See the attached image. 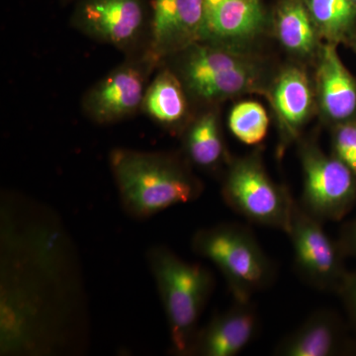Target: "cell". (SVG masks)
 <instances>
[{"label":"cell","mask_w":356,"mask_h":356,"mask_svg":"<svg viewBox=\"0 0 356 356\" xmlns=\"http://www.w3.org/2000/svg\"><path fill=\"white\" fill-rule=\"evenodd\" d=\"M110 166L122 206L134 219H149L202 194L197 178L168 154L117 149L110 154Z\"/></svg>","instance_id":"obj_1"},{"label":"cell","mask_w":356,"mask_h":356,"mask_svg":"<svg viewBox=\"0 0 356 356\" xmlns=\"http://www.w3.org/2000/svg\"><path fill=\"white\" fill-rule=\"evenodd\" d=\"M147 259L168 320L172 351L187 355L214 289V276L205 266L184 261L165 245L149 248Z\"/></svg>","instance_id":"obj_2"},{"label":"cell","mask_w":356,"mask_h":356,"mask_svg":"<svg viewBox=\"0 0 356 356\" xmlns=\"http://www.w3.org/2000/svg\"><path fill=\"white\" fill-rule=\"evenodd\" d=\"M192 250L221 271L235 300L250 301L270 287L276 266L250 228L238 222H222L198 229Z\"/></svg>","instance_id":"obj_3"},{"label":"cell","mask_w":356,"mask_h":356,"mask_svg":"<svg viewBox=\"0 0 356 356\" xmlns=\"http://www.w3.org/2000/svg\"><path fill=\"white\" fill-rule=\"evenodd\" d=\"M222 196L226 205L248 222L287 234L295 199L274 184L259 156L236 159L229 165Z\"/></svg>","instance_id":"obj_4"},{"label":"cell","mask_w":356,"mask_h":356,"mask_svg":"<svg viewBox=\"0 0 356 356\" xmlns=\"http://www.w3.org/2000/svg\"><path fill=\"white\" fill-rule=\"evenodd\" d=\"M287 235L293 259L302 280L321 292H339L346 275V255L339 242L325 233L323 222L312 216L295 200Z\"/></svg>","instance_id":"obj_5"},{"label":"cell","mask_w":356,"mask_h":356,"mask_svg":"<svg viewBox=\"0 0 356 356\" xmlns=\"http://www.w3.org/2000/svg\"><path fill=\"white\" fill-rule=\"evenodd\" d=\"M301 163L304 184L300 205L322 222L346 217L356 204V177L350 168L312 144L302 146Z\"/></svg>","instance_id":"obj_6"},{"label":"cell","mask_w":356,"mask_h":356,"mask_svg":"<svg viewBox=\"0 0 356 356\" xmlns=\"http://www.w3.org/2000/svg\"><path fill=\"white\" fill-rule=\"evenodd\" d=\"M182 74L191 92L205 100L240 95L254 86L257 72L242 56L216 44L186 49Z\"/></svg>","instance_id":"obj_7"},{"label":"cell","mask_w":356,"mask_h":356,"mask_svg":"<svg viewBox=\"0 0 356 356\" xmlns=\"http://www.w3.org/2000/svg\"><path fill=\"white\" fill-rule=\"evenodd\" d=\"M261 318L252 300H235L233 306L217 314L198 329L187 355L236 356L254 341Z\"/></svg>","instance_id":"obj_8"},{"label":"cell","mask_w":356,"mask_h":356,"mask_svg":"<svg viewBox=\"0 0 356 356\" xmlns=\"http://www.w3.org/2000/svg\"><path fill=\"white\" fill-rule=\"evenodd\" d=\"M147 8L146 0H79L74 16L91 36L125 46L142 31Z\"/></svg>","instance_id":"obj_9"},{"label":"cell","mask_w":356,"mask_h":356,"mask_svg":"<svg viewBox=\"0 0 356 356\" xmlns=\"http://www.w3.org/2000/svg\"><path fill=\"white\" fill-rule=\"evenodd\" d=\"M153 53L161 57L204 40L205 0H154Z\"/></svg>","instance_id":"obj_10"},{"label":"cell","mask_w":356,"mask_h":356,"mask_svg":"<svg viewBox=\"0 0 356 356\" xmlns=\"http://www.w3.org/2000/svg\"><path fill=\"white\" fill-rule=\"evenodd\" d=\"M353 351H356V341L350 339L341 316L331 309H320L281 339L273 355L337 356Z\"/></svg>","instance_id":"obj_11"},{"label":"cell","mask_w":356,"mask_h":356,"mask_svg":"<svg viewBox=\"0 0 356 356\" xmlns=\"http://www.w3.org/2000/svg\"><path fill=\"white\" fill-rule=\"evenodd\" d=\"M144 83V72L138 65H124L93 88L86 96V108L99 123L119 120L143 104Z\"/></svg>","instance_id":"obj_12"},{"label":"cell","mask_w":356,"mask_h":356,"mask_svg":"<svg viewBox=\"0 0 356 356\" xmlns=\"http://www.w3.org/2000/svg\"><path fill=\"white\" fill-rule=\"evenodd\" d=\"M266 19L261 0H205L204 40L245 41L262 31Z\"/></svg>","instance_id":"obj_13"},{"label":"cell","mask_w":356,"mask_h":356,"mask_svg":"<svg viewBox=\"0 0 356 356\" xmlns=\"http://www.w3.org/2000/svg\"><path fill=\"white\" fill-rule=\"evenodd\" d=\"M321 105L327 119L337 124L356 119V79L341 62L337 44L330 42L321 53L318 69Z\"/></svg>","instance_id":"obj_14"},{"label":"cell","mask_w":356,"mask_h":356,"mask_svg":"<svg viewBox=\"0 0 356 356\" xmlns=\"http://www.w3.org/2000/svg\"><path fill=\"white\" fill-rule=\"evenodd\" d=\"M273 99L283 125L294 136L311 111V86L305 72L297 67L284 70L274 84Z\"/></svg>","instance_id":"obj_15"},{"label":"cell","mask_w":356,"mask_h":356,"mask_svg":"<svg viewBox=\"0 0 356 356\" xmlns=\"http://www.w3.org/2000/svg\"><path fill=\"white\" fill-rule=\"evenodd\" d=\"M273 22L281 44L293 53L309 55L317 44V28L305 0H278Z\"/></svg>","instance_id":"obj_16"},{"label":"cell","mask_w":356,"mask_h":356,"mask_svg":"<svg viewBox=\"0 0 356 356\" xmlns=\"http://www.w3.org/2000/svg\"><path fill=\"white\" fill-rule=\"evenodd\" d=\"M318 32L332 43L350 42L356 33V4L351 0H305Z\"/></svg>","instance_id":"obj_17"},{"label":"cell","mask_w":356,"mask_h":356,"mask_svg":"<svg viewBox=\"0 0 356 356\" xmlns=\"http://www.w3.org/2000/svg\"><path fill=\"white\" fill-rule=\"evenodd\" d=\"M142 105L154 120L166 125L177 123L186 112V99L181 84L168 70L156 77L145 93Z\"/></svg>","instance_id":"obj_18"},{"label":"cell","mask_w":356,"mask_h":356,"mask_svg":"<svg viewBox=\"0 0 356 356\" xmlns=\"http://www.w3.org/2000/svg\"><path fill=\"white\" fill-rule=\"evenodd\" d=\"M185 151L199 168L212 170L221 163L224 145L214 114L203 115L191 126L185 138Z\"/></svg>","instance_id":"obj_19"},{"label":"cell","mask_w":356,"mask_h":356,"mask_svg":"<svg viewBox=\"0 0 356 356\" xmlns=\"http://www.w3.org/2000/svg\"><path fill=\"white\" fill-rule=\"evenodd\" d=\"M269 118L261 103H238L229 116V127L236 139L248 146L259 145L268 132Z\"/></svg>","instance_id":"obj_20"},{"label":"cell","mask_w":356,"mask_h":356,"mask_svg":"<svg viewBox=\"0 0 356 356\" xmlns=\"http://www.w3.org/2000/svg\"><path fill=\"white\" fill-rule=\"evenodd\" d=\"M334 156L348 166L356 177V119L337 124L332 133Z\"/></svg>","instance_id":"obj_21"},{"label":"cell","mask_w":356,"mask_h":356,"mask_svg":"<svg viewBox=\"0 0 356 356\" xmlns=\"http://www.w3.org/2000/svg\"><path fill=\"white\" fill-rule=\"evenodd\" d=\"M337 294L341 297L350 325L356 331V273H348Z\"/></svg>","instance_id":"obj_22"},{"label":"cell","mask_w":356,"mask_h":356,"mask_svg":"<svg viewBox=\"0 0 356 356\" xmlns=\"http://www.w3.org/2000/svg\"><path fill=\"white\" fill-rule=\"evenodd\" d=\"M339 243L346 257L356 259V218L344 227Z\"/></svg>","instance_id":"obj_23"},{"label":"cell","mask_w":356,"mask_h":356,"mask_svg":"<svg viewBox=\"0 0 356 356\" xmlns=\"http://www.w3.org/2000/svg\"><path fill=\"white\" fill-rule=\"evenodd\" d=\"M350 42V44H353V49H355V51H356V33L355 35H353V37H351Z\"/></svg>","instance_id":"obj_24"},{"label":"cell","mask_w":356,"mask_h":356,"mask_svg":"<svg viewBox=\"0 0 356 356\" xmlns=\"http://www.w3.org/2000/svg\"><path fill=\"white\" fill-rule=\"evenodd\" d=\"M351 1H353V3L356 4V0H351Z\"/></svg>","instance_id":"obj_25"}]
</instances>
